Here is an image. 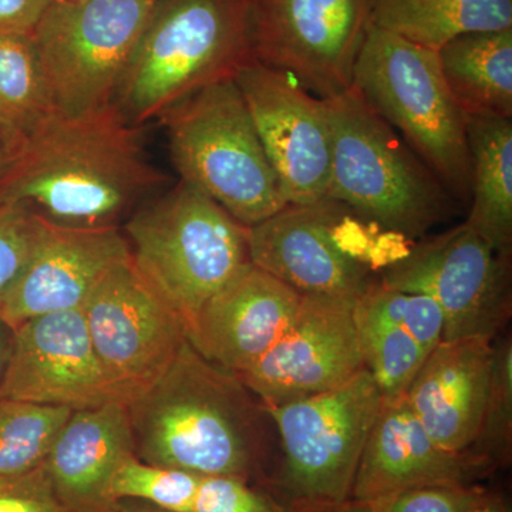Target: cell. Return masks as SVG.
Wrapping results in <instances>:
<instances>
[{
	"mask_svg": "<svg viewBox=\"0 0 512 512\" xmlns=\"http://www.w3.org/2000/svg\"><path fill=\"white\" fill-rule=\"evenodd\" d=\"M138 128L114 104L80 117L55 111L10 156L0 205L67 227H117L165 183L144 153Z\"/></svg>",
	"mask_w": 512,
	"mask_h": 512,
	"instance_id": "cell-1",
	"label": "cell"
},
{
	"mask_svg": "<svg viewBox=\"0 0 512 512\" xmlns=\"http://www.w3.org/2000/svg\"><path fill=\"white\" fill-rule=\"evenodd\" d=\"M127 410L136 456L148 464L248 481L264 456V407L188 339L170 369Z\"/></svg>",
	"mask_w": 512,
	"mask_h": 512,
	"instance_id": "cell-2",
	"label": "cell"
},
{
	"mask_svg": "<svg viewBox=\"0 0 512 512\" xmlns=\"http://www.w3.org/2000/svg\"><path fill=\"white\" fill-rule=\"evenodd\" d=\"M252 0H157L114 106L140 127L211 84L234 79L252 57Z\"/></svg>",
	"mask_w": 512,
	"mask_h": 512,
	"instance_id": "cell-3",
	"label": "cell"
},
{
	"mask_svg": "<svg viewBox=\"0 0 512 512\" xmlns=\"http://www.w3.org/2000/svg\"><path fill=\"white\" fill-rule=\"evenodd\" d=\"M325 103L332 134L326 198L403 241L446 220L453 197L353 87Z\"/></svg>",
	"mask_w": 512,
	"mask_h": 512,
	"instance_id": "cell-4",
	"label": "cell"
},
{
	"mask_svg": "<svg viewBox=\"0 0 512 512\" xmlns=\"http://www.w3.org/2000/svg\"><path fill=\"white\" fill-rule=\"evenodd\" d=\"M124 231L138 274L185 333L202 306L251 264L248 227L184 181L136 208Z\"/></svg>",
	"mask_w": 512,
	"mask_h": 512,
	"instance_id": "cell-5",
	"label": "cell"
},
{
	"mask_svg": "<svg viewBox=\"0 0 512 512\" xmlns=\"http://www.w3.org/2000/svg\"><path fill=\"white\" fill-rule=\"evenodd\" d=\"M352 87L451 197L470 202L466 116L444 80L437 50L370 22Z\"/></svg>",
	"mask_w": 512,
	"mask_h": 512,
	"instance_id": "cell-6",
	"label": "cell"
},
{
	"mask_svg": "<svg viewBox=\"0 0 512 512\" xmlns=\"http://www.w3.org/2000/svg\"><path fill=\"white\" fill-rule=\"evenodd\" d=\"M158 121L181 181L245 227L288 205L235 79L192 94Z\"/></svg>",
	"mask_w": 512,
	"mask_h": 512,
	"instance_id": "cell-7",
	"label": "cell"
},
{
	"mask_svg": "<svg viewBox=\"0 0 512 512\" xmlns=\"http://www.w3.org/2000/svg\"><path fill=\"white\" fill-rule=\"evenodd\" d=\"M382 406V394L366 369L329 392L262 406L281 443L276 498L291 512L345 507Z\"/></svg>",
	"mask_w": 512,
	"mask_h": 512,
	"instance_id": "cell-8",
	"label": "cell"
},
{
	"mask_svg": "<svg viewBox=\"0 0 512 512\" xmlns=\"http://www.w3.org/2000/svg\"><path fill=\"white\" fill-rule=\"evenodd\" d=\"M370 227L375 225L329 198L288 204L248 227L249 259L301 295L357 301L375 284L376 266L406 251L400 239L382 244Z\"/></svg>",
	"mask_w": 512,
	"mask_h": 512,
	"instance_id": "cell-9",
	"label": "cell"
},
{
	"mask_svg": "<svg viewBox=\"0 0 512 512\" xmlns=\"http://www.w3.org/2000/svg\"><path fill=\"white\" fill-rule=\"evenodd\" d=\"M157 0H55L32 33L56 113L87 116L113 106Z\"/></svg>",
	"mask_w": 512,
	"mask_h": 512,
	"instance_id": "cell-10",
	"label": "cell"
},
{
	"mask_svg": "<svg viewBox=\"0 0 512 512\" xmlns=\"http://www.w3.org/2000/svg\"><path fill=\"white\" fill-rule=\"evenodd\" d=\"M380 284L430 296L443 313V342L494 340L511 316V258L467 222L406 249L382 268Z\"/></svg>",
	"mask_w": 512,
	"mask_h": 512,
	"instance_id": "cell-11",
	"label": "cell"
},
{
	"mask_svg": "<svg viewBox=\"0 0 512 512\" xmlns=\"http://www.w3.org/2000/svg\"><path fill=\"white\" fill-rule=\"evenodd\" d=\"M373 0H252V57L313 96L348 92Z\"/></svg>",
	"mask_w": 512,
	"mask_h": 512,
	"instance_id": "cell-12",
	"label": "cell"
},
{
	"mask_svg": "<svg viewBox=\"0 0 512 512\" xmlns=\"http://www.w3.org/2000/svg\"><path fill=\"white\" fill-rule=\"evenodd\" d=\"M80 309L104 375L126 404L170 369L187 342L184 323L141 278L131 255L100 279Z\"/></svg>",
	"mask_w": 512,
	"mask_h": 512,
	"instance_id": "cell-13",
	"label": "cell"
},
{
	"mask_svg": "<svg viewBox=\"0 0 512 512\" xmlns=\"http://www.w3.org/2000/svg\"><path fill=\"white\" fill-rule=\"evenodd\" d=\"M234 79L288 204L325 200L332 170L325 100L289 74L255 59L245 63Z\"/></svg>",
	"mask_w": 512,
	"mask_h": 512,
	"instance_id": "cell-14",
	"label": "cell"
},
{
	"mask_svg": "<svg viewBox=\"0 0 512 512\" xmlns=\"http://www.w3.org/2000/svg\"><path fill=\"white\" fill-rule=\"evenodd\" d=\"M353 299L302 295L284 335L238 375L264 407L308 399L349 382L365 369Z\"/></svg>",
	"mask_w": 512,
	"mask_h": 512,
	"instance_id": "cell-15",
	"label": "cell"
},
{
	"mask_svg": "<svg viewBox=\"0 0 512 512\" xmlns=\"http://www.w3.org/2000/svg\"><path fill=\"white\" fill-rule=\"evenodd\" d=\"M0 399L73 412L120 402L94 352L82 309L36 316L13 329Z\"/></svg>",
	"mask_w": 512,
	"mask_h": 512,
	"instance_id": "cell-16",
	"label": "cell"
},
{
	"mask_svg": "<svg viewBox=\"0 0 512 512\" xmlns=\"http://www.w3.org/2000/svg\"><path fill=\"white\" fill-rule=\"evenodd\" d=\"M130 258L119 227H67L43 220L35 248L0 309L9 328L47 315L80 309L114 265Z\"/></svg>",
	"mask_w": 512,
	"mask_h": 512,
	"instance_id": "cell-17",
	"label": "cell"
},
{
	"mask_svg": "<svg viewBox=\"0 0 512 512\" xmlns=\"http://www.w3.org/2000/svg\"><path fill=\"white\" fill-rule=\"evenodd\" d=\"M301 302V293L248 264L202 306L188 342L212 365L241 375L284 335Z\"/></svg>",
	"mask_w": 512,
	"mask_h": 512,
	"instance_id": "cell-18",
	"label": "cell"
},
{
	"mask_svg": "<svg viewBox=\"0 0 512 512\" xmlns=\"http://www.w3.org/2000/svg\"><path fill=\"white\" fill-rule=\"evenodd\" d=\"M491 468L471 453L434 443L406 400L383 402L363 448L349 501L370 500L404 488L473 484Z\"/></svg>",
	"mask_w": 512,
	"mask_h": 512,
	"instance_id": "cell-19",
	"label": "cell"
},
{
	"mask_svg": "<svg viewBox=\"0 0 512 512\" xmlns=\"http://www.w3.org/2000/svg\"><path fill=\"white\" fill-rule=\"evenodd\" d=\"M494 340L441 342L431 350L404 400L434 443L468 453L480 430L491 372Z\"/></svg>",
	"mask_w": 512,
	"mask_h": 512,
	"instance_id": "cell-20",
	"label": "cell"
},
{
	"mask_svg": "<svg viewBox=\"0 0 512 512\" xmlns=\"http://www.w3.org/2000/svg\"><path fill=\"white\" fill-rule=\"evenodd\" d=\"M136 454L127 404L74 410L57 433L45 466L60 503L70 512H107L117 467Z\"/></svg>",
	"mask_w": 512,
	"mask_h": 512,
	"instance_id": "cell-21",
	"label": "cell"
},
{
	"mask_svg": "<svg viewBox=\"0 0 512 512\" xmlns=\"http://www.w3.org/2000/svg\"><path fill=\"white\" fill-rule=\"evenodd\" d=\"M470 157L467 224L498 254H512V119L466 116Z\"/></svg>",
	"mask_w": 512,
	"mask_h": 512,
	"instance_id": "cell-22",
	"label": "cell"
},
{
	"mask_svg": "<svg viewBox=\"0 0 512 512\" xmlns=\"http://www.w3.org/2000/svg\"><path fill=\"white\" fill-rule=\"evenodd\" d=\"M437 53L464 116L512 119V28L458 36Z\"/></svg>",
	"mask_w": 512,
	"mask_h": 512,
	"instance_id": "cell-23",
	"label": "cell"
},
{
	"mask_svg": "<svg viewBox=\"0 0 512 512\" xmlns=\"http://www.w3.org/2000/svg\"><path fill=\"white\" fill-rule=\"evenodd\" d=\"M372 22L439 50L468 33L512 28V0H373Z\"/></svg>",
	"mask_w": 512,
	"mask_h": 512,
	"instance_id": "cell-24",
	"label": "cell"
},
{
	"mask_svg": "<svg viewBox=\"0 0 512 512\" xmlns=\"http://www.w3.org/2000/svg\"><path fill=\"white\" fill-rule=\"evenodd\" d=\"M52 113L32 36L0 35V136L10 156Z\"/></svg>",
	"mask_w": 512,
	"mask_h": 512,
	"instance_id": "cell-25",
	"label": "cell"
},
{
	"mask_svg": "<svg viewBox=\"0 0 512 512\" xmlns=\"http://www.w3.org/2000/svg\"><path fill=\"white\" fill-rule=\"evenodd\" d=\"M355 323L365 369L383 402L403 399L429 353L404 330L355 303Z\"/></svg>",
	"mask_w": 512,
	"mask_h": 512,
	"instance_id": "cell-26",
	"label": "cell"
},
{
	"mask_svg": "<svg viewBox=\"0 0 512 512\" xmlns=\"http://www.w3.org/2000/svg\"><path fill=\"white\" fill-rule=\"evenodd\" d=\"M73 410L0 399V477L42 466Z\"/></svg>",
	"mask_w": 512,
	"mask_h": 512,
	"instance_id": "cell-27",
	"label": "cell"
},
{
	"mask_svg": "<svg viewBox=\"0 0 512 512\" xmlns=\"http://www.w3.org/2000/svg\"><path fill=\"white\" fill-rule=\"evenodd\" d=\"M201 474L154 466L133 454L123 460L111 478L110 498L140 501L168 512L190 511Z\"/></svg>",
	"mask_w": 512,
	"mask_h": 512,
	"instance_id": "cell-28",
	"label": "cell"
},
{
	"mask_svg": "<svg viewBox=\"0 0 512 512\" xmlns=\"http://www.w3.org/2000/svg\"><path fill=\"white\" fill-rule=\"evenodd\" d=\"M512 448V342L510 336L494 343L490 389L480 430L468 453L491 470L507 466Z\"/></svg>",
	"mask_w": 512,
	"mask_h": 512,
	"instance_id": "cell-29",
	"label": "cell"
},
{
	"mask_svg": "<svg viewBox=\"0 0 512 512\" xmlns=\"http://www.w3.org/2000/svg\"><path fill=\"white\" fill-rule=\"evenodd\" d=\"M356 303L409 333L429 355L443 342V313L430 296L397 291L376 281Z\"/></svg>",
	"mask_w": 512,
	"mask_h": 512,
	"instance_id": "cell-30",
	"label": "cell"
},
{
	"mask_svg": "<svg viewBox=\"0 0 512 512\" xmlns=\"http://www.w3.org/2000/svg\"><path fill=\"white\" fill-rule=\"evenodd\" d=\"M477 484H433L404 488L363 501H349V512H467L487 495Z\"/></svg>",
	"mask_w": 512,
	"mask_h": 512,
	"instance_id": "cell-31",
	"label": "cell"
},
{
	"mask_svg": "<svg viewBox=\"0 0 512 512\" xmlns=\"http://www.w3.org/2000/svg\"><path fill=\"white\" fill-rule=\"evenodd\" d=\"M42 218L16 205H0V309L28 264Z\"/></svg>",
	"mask_w": 512,
	"mask_h": 512,
	"instance_id": "cell-32",
	"label": "cell"
},
{
	"mask_svg": "<svg viewBox=\"0 0 512 512\" xmlns=\"http://www.w3.org/2000/svg\"><path fill=\"white\" fill-rule=\"evenodd\" d=\"M188 512H291L278 498L244 478L200 476Z\"/></svg>",
	"mask_w": 512,
	"mask_h": 512,
	"instance_id": "cell-33",
	"label": "cell"
},
{
	"mask_svg": "<svg viewBox=\"0 0 512 512\" xmlns=\"http://www.w3.org/2000/svg\"><path fill=\"white\" fill-rule=\"evenodd\" d=\"M0 512H70L53 490L45 463L28 473L0 477Z\"/></svg>",
	"mask_w": 512,
	"mask_h": 512,
	"instance_id": "cell-34",
	"label": "cell"
},
{
	"mask_svg": "<svg viewBox=\"0 0 512 512\" xmlns=\"http://www.w3.org/2000/svg\"><path fill=\"white\" fill-rule=\"evenodd\" d=\"M55 0H0V35L32 36Z\"/></svg>",
	"mask_w": 512,
	"mask_h": 512,
	"instance_id": "cell-35",
	"label": "cell"
},
{
	"mask_svg": "<svg viewBox=\"0 0 512 512\" xmlns=\"http://www.w3.org/2000/svg\"><path fill=\"white\" fill-rule=\"evenodd\" d=\"M13 329L0 320V393H2L3 380L8 369L10 350H12Z\"/></svg>",
	"mask_w": 512,
	"mask_h": 512,
	"instance_id": "cell-36",
	"label": "cell"
},
{
	"mask_svg": "<svg viewBox=\"0 0 512 512\" xmlns=\"http://www.w3.org/2000/svg\"><path fill=\"white\" fill-rule=\"evenodd\" d=\"M467 512H510V508L501 495L488 491L483 500Z\"/></svg>",
	"mask_w": 512,
	"mask_h": 512,
	"instance_id": "cell-37",
	"label": "cell"
},
{
	"mask_svg": "<svg viewBox=\"0 0 512 512\" xmlns=\"http://www.w3.org/2000/svg\"><path fill=\"white\" fill-rule=\"evenodd\" d=\"M107 512H168L154 505L140 503V501L120 500L116 501Z\"/></svg>",
	"mask_w": 512,
	"mask_h": 512,
	"instance_id": "cell-38",
	"label": "cell"
},
{
	"mask_svg": "<svg viewBox=\"0 0 512 512\" xmlns=\"http://www.w3.org/2000/svg\"><path fill=\"white\" fill-rule=\"evenodd\" d=\"M10 160V153L8 147H6L5 140L0 136V177H2L3 171H5L6 165Z\"/></svg>",
	"mask_w": 512,
	"mask_h": 512,
	"instance_id": "cell-39",
	"label": "cell"
},
{
	"mask_svg": "<svg viewBox=\"0 0 512 512\" xmlns=\"http://www.w3.org/2000/svg\"><path fill=\"white\" fill-rule=\"evenodd\" d=\"M330 512H349L348 510H346L345 507H342V508H339V510H335V511H330Z\"/></svg>",
	"mask_w": 512,
	"mask_h": 512,
	"instance_id": "cell-40",
	"label": "cell"
},
{
	"mask_svg": "<svg viewBox=\"0 0 512 512\" xmlns=\"http://www.w3.org/2000/svg\"><path fill=\"white\" fill-rule=\"evenodd\" d=\"M63 2H76V0H63Z\"/></svg>",
	"mask_w": 512,
	"mask_h": 512,
	"instance_id": "cell-41",
	"label": "cell"
}]
</instances>
